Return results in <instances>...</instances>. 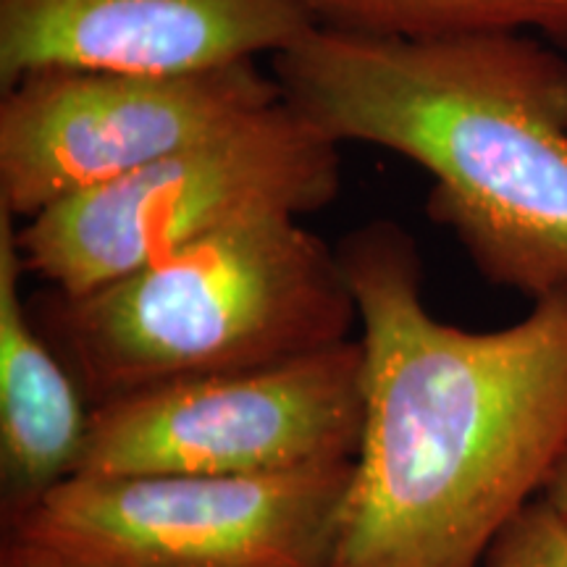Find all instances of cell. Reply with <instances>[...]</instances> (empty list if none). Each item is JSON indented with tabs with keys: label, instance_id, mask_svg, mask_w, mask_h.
Masks as SVG:
<instances>
[{
	"label": "cell",
	"instance_id": "cell-1",
	"mask_svg": "<svg viewBox=\"0 0 567 567\" xmlns=\"http://www.w3.org/2000/svg\"><path fill=\"white\" fill-rule=\"evenodd\" d=\"M365 421L331 567H481L567 450V287L505 329L444 323L405 226L347 231Z\"/></svg>",
	"mask_w": 567,
	"mask_h": 567
},
{
	"label": "cell",
	"instance_id": "cell-2",
	"mask_svg": "<svg viewBox=\"0 0 567 567\" xmlns=\"http://www.w3.org/2000/svg\"><path fill=\"white\" fill-rule=\"evenodd\" d=\"M284 101L337 145L421 166L425 213L488 284L567 287V61L523 32L384 40L310 30L271 59Z\"/></svg>",
	"mask_w": 567,
	"mask_h": 567
},
{
	"label": "cell",
	"instance_id": "cell-3",
	"mask_svg": "<svg viewBox=\"0 0 567 567\" xmlns=\"http://www.w3.org/2000/svg\"><path fill=\"white\" fill-rule=\"evenodd\" d=\"M92 405L137 389L281 363L354 339L337 247L260 218L82 295L30 300Z\"/></svg>",
	"mask_w": 567,
	"mask_h": 567
},
{
	"label": "cell",
	"instance_id": "cell-4",
	"mask_svg": "<svg viewBox=\"0 0 567 567\" xmlns=\"http://www.w3.org/2000/svg\"><path fill=\"white\" fill-rule=\"evenodd\" d=\"M287 101L51 205L19 229L24 271L82 295L260 218H305L342 189V153Z\"/></svg>",
	"mask_w": 567,
	"mask_h": 567
},
{
	"label": "cell",
	"instance_id": "cell-5",
	"mask_svg": "<svg viewBox=\"0 0 567 567\" xmlns=\"http://www.w3.org/2000/svg\"><path fill=\"white\" fill-rule=\"evenodd\" d=\"M350 478L69 476L6 523L0 567H331Z\"/></svg>",
	"mask_w": 567,
	"mask_h": 567
},
{
	"label": "cell",
	"instance_id": "cell-6",
	"mask_svg": "<svg viewBox=\"0 0 567 567\" xmlns=\"http://www.w3.org/2000/svg\"><path fill=\"white\" fill-rule=\"evenodd\" d=\"M363 421V347L354 337L97 402L74 476H271L352 463Z\"/></svg>",
	"mask_w": 567,
	"mask_h": 567
},
{
	"label": "cell",
	"instance_id": "cell-7",
	"mask_svg": "<svg viewBox=\"0 0 567 567\" xmlns=\"http://www.w3.org/2000/svg\"><path fill=\"white\" fill-rule=\"evenodd\" d=\"M258 61L189 74L53 69L0 97V208L13 218L140 172L281 101Z\"/></svg>",
	"mask_w": 567,
	"mask_h": 567
},
{
	"label": "cell",
	"instance_id": "cell-8",
	"mask_svg": "<svg viewBox=\"0 0 567 567\" xmlns=\"http://www.w3.org/2000/svg\"><path fill=\"white\" fill-rule=\"evenodd\" d=\"M300 0H0V90L53 69L189 74L279 55Z\"/></svg>",
	"mask_w": 567,
	"mask_h": 567
},
{
	"label": "cell",
	"instance_id": "cell-9",
	"mask_svg": "<svg viewBox=\"0 0 567 567\" xmlns=\"http://www.w3.org/2000/svg\"><path fill=\"white\" fill-rule=\"evenodd\" d=\"M17 218L0 208V481L3 523L74 476L90 408L66 360L40 331L21 292Z\"/></svg>",
	"mask_w": 567,
	"mask_h": 567
},
{
	"label": "cell",
	"instance_id": "cell-10",
	"mask_svg": "<svg viewBox=\"0 0 567 567\" xmlns=\"http://www.w3.org/2000/svg\"><path fill=\"white\" fill-rule=\"evenodd\" d=\"M318 30L384 40H444L536 30L567 45V0H300Z\"/></svg>",
	"mask_w": 567,
	"mask_h": 567
},
{
	"label": "cell",
	"instance_id": "cell-11",
	"mask_svg": "<svg viewBox=\"0 0 567 567\" xmlns=\"http://www.w3.org/2000/svg\"><path fill=\"white\" fill-rule=\"evenodd\" d=\"M481 567H567V520L538 496L494 536Z\"/></svg>",
	"mask_w": 567,
	"mask_h": 567
},
{
	"label": "cell",
	"instance_id": "cell-12",
	"mask_svg": "<svg viewBox=\"0 0 567 567\" xmlns=\"http://www.w3.org/2000/svg\"><path fill=\"white\" fill-rule=\"evenodd\" d=\"M542 499H547L549 505L555 507L557 513L567 520V450H565V455L559 457L555 471H551L547 486H544Z\"/></svg>",
	"mask_w": 567,
	"mask_h": 567
}]
</instances>
